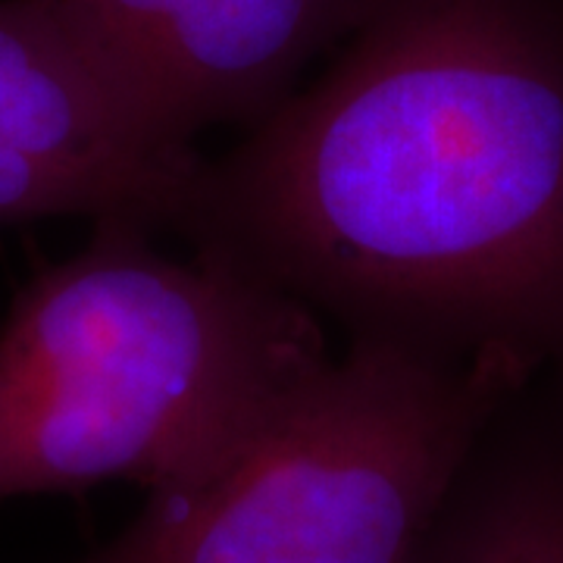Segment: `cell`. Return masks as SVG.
Listing matches in <instances>:
<instances>
[{
  "label": "cell",
  "mask_w": 563,
  "mask_h": 563,
  "mask_svg": "<svg viewBox=\"0 0 563 563\" xmlns=\"http://www.w3.org/2000/svg\"><path fill=\"white\" fill-rule=\"evenodd\" d=\"M173 232L347 342L563 379V0H366Z\"/></svg>",
  "instance_id": "1"
},
{
  "label": "cell",
  "mask_w": 563,
  "mask_h": 563,
  "mask_svg": "<svg viewBox=\"0 0 563 563\" xmlns=\"http://www.w3.org/2000/svg\"><path fill=\"white\" fill-rule=\"evenodd\" d=\"M0 325V501L198 476L332 361L301 301L154 251L151 229L91 222Z\"/></svg>",
  "instance_id": "2"
},
{
  "label": "cell",
  "mask_w": 563,
  "mask_h": 563,
  "mask_svg": "<svg viewBox=\"0 0 563 563\" xmlns=\"http://www.w3.org/2000/svg\"><path fill=\"white\" fill-rule=\"evenodd\" d=\"M536 373L507 354L347 342L339 361L73 563H413L485 422Z\"/></svg>",
  "instance_id": "3"
},
{
  "label": "cell",
  "mask_w": 563,
  "mask_h": 563,
  "mask_svg": "<svg viewBox=\"0 0 563 563\" xmlns=\"http://www.w3.org/2000/svg\"><path fill=\"white\" fill-rule=\"evenodd\" d=\"M198 161L141 120L57 0H0V222L173 229Z\"/></svg>",
  "instance_id": "4"
},
{
  "label": "cell",
  "mask_w": 563,
  "mask_h": 563,
  "mask_svg": "<svg viewBox=\"0 0 563 563\" xmlns=\"http://www.w3.org/2000/svg\"><path fill=\"white\" fill-rule=\"evenodd\" d=\"M163 141L269 120L361 22L366 0H57Z\"/></svg>",
  "instance_id": "5"
},
{
  "label": "cell",
  "mask_w": 563,
  "mask_h": 563,
  "mask_svg": "<svg viewBox=\"0 0 563 563\" xmlns=\"http://www.w3.org/2000/svg\"><path fill=\"white\" fill-rule=\"evenodd\" d=\"M413 563H563V379H529L485 422Z\"/></svg>",
  "instance_id": "6"
}]
</instances>
